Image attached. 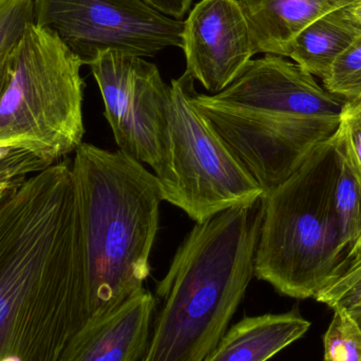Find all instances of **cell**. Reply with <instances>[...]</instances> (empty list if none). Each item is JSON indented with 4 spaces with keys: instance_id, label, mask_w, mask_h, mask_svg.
Here are the masks:
<instances>
[{
    "instance_id": "cell-11",
    "label": "cell",
    "mask_w": 361,
    "mask_h": 361,
    "mask_svg": "<svg viewBox=\"0 0 361 361\" xmlns=\"http://www.w3.org/2000/svg\"><path fill=\"white\" fill-rule=\"evenodd\" d=\"M156 299L140 290L107 315L87 324L59 361H141L147 350Z\"/></svg>"
},
{
    "instance_id": "cell-12",
    "label": "cell",
    "mask_w": 361,
    "mask_h": 361,
    "mask_svg": "<svg viewBox=\"0 0 361 361\" xmlns=\"http://www.w3.org/2000/svg\"><path fill=\"white\" fill-rule=\"evenodd\" d=\"M356 0H239L250 25L255 54L286 57L303 29Z\"/></svg>"
},
{
    "instance_id": "cell-13",
    "label": "cell",
    "mask_w": 361,
    "mask_h": 361,
    "mask_svg": "<svg viewBox=\"0 0 361 361\" xmlns=\"http://www.w3.org/2000/svg\"><path fill=\"white\" fill-rule=\"evenodd\" d=\"M310 326L295 311L243 318L204 361H267L301 338Z\"/></svg>"
},
{
    "instance_id": "cell-17",
    "label": "cell",
    "mask_w": 361,
    "mask_h": 361,
    "mask_svg": "<svg viewBox=\"0 0 361 361\" xmlns=\"http://www.w3.org/2000/svg\"><path fill=\"white\" fill-rule=\"evenodd\" d=\"M322 82L337 97L361 99V37L334 61Z\"/></svg>"
},
{
    "instance_id": "cell-23",
    "label": "cell",
    "mask_w": 361,
    "mask_h": 361,
    "mask_svg": "<svg viewBox=\"0 0 361 361\" xmlns=\"http://www.w3.org/2000/svg\"><path fill=\"white\" fill-rule=\"evenodd\" d=\"M347 10L350 16L361 27V0H356L355 2L348 6Z\"/></svg>"
},
{
    "instance_id": "cell-10",
    "label": "cell",
    "mask_w": 361,
    "mask_h": 361,
    "mask_svg": "<svg viewBox=\"0 0 361 361\" xmlns=\"http://www.w3.org/2000/svg\"><path fill=\"white\" fill-rule=\"evenodd\" d=\"M186 71L216 94L254 56L250 25L239 0H201L184 21Z\"/></svg>"
},
{
    "instance_id": "cell-6",
    "label": "cell",
    "mask_w": 361,
    "mask_h": 361,
    "mask_svg": "<svg viewBox=\"0 0 361 361\" xmlns=\"http://www.w3.org/2000/svg\"><path fill=\"white\" fill-rule=\"evenodd\" d=\"M82 63L52 32L31 23L0 63V148L51 166L82 145Z\"/></svg>"
},
{
    "instance_id": "cell-18",
    "label": "cell",
    "mask_w": 361,
    "mask_h": 361,
    "mask_svg": "<svg viewBox=\"0 0 361 361\" xmlns=\"http://www.w3.org/2000/svg\"><path fill=\"white\" fill-rule=\"evenodd\" d=\"M333 140L361 186V99L345 101Z\"/></svg>"
},
{
    "instance_id": "cell-20",
    "label": "cell",
    "mask_w": 361,
    "mask_h": 361,
    "mask_svg": "<svg viewBox=\"0 0 361 361\" xmlns=\"http://www.w3.org/2000/svg\"><path fill=\"white\" fill-rule=\"evenodd\" d=\"M316 300L326 303L334 311H348L361 303V257L330 286L322 290Z\"/></svg>"
},
{
    "instance_id": "cell-21",
    "label": "cell",
    "mask_w": 361,
    "mask_h": 361,
    "mask_svg": "<svg viewBox=\"0 0 361 361\" xmlns=\"http://www.w3.org/2000/svg\"><path fill=\"white\" fill-rule=\"evenodd\" d=\"M48 167L25 150L0 148V183L18 184Z\"/></svg>"
},
{
    "instance_id": "cell-1",
    "label": "cell",
    "mask_w": 361,
    "mask_h": 361,
    "mask_svg": "<svg viewBox=\"0 0 361 361\" xmlns=\"http://www.w3.org/2000/svg\"><path fill=\"white\" fill-rule=\"evenodd\" d=\"M88 322L67 159L15 185L0 202V361H59Z\"/></svg>"
},
{
    "instance_id": "cell-22",
    "label": "cell",
    "mask_w": 361,
    "mask_h": 361,
    "mask_svg": "<svg viewBox=\"0 0 361 361\" xmlns=\"http://www.w3.org/2000/svg\"><path fill=\"white\" fill-rule=\"evenodd\" d=\"M144 1L162 14L178 20H182L183 16L188 13L192 4V0H144Z\"/></svg>"
},
{
    "instance_id": "cell-25",
    "label": "cell",
    "mask_w": 361,
    "mask_h": 361,
    "mask_svg": "<svg viewBox=\"0 0 361 361\" xmlns=\"http://www.w3.org/2000/svg\"><path fill=\"white\" fill-rule=\"evenodd\" d=\"M16 184H11V183H0V202L6 197V193L10 191V189Z\"/></svg>"
},
{
    "instance_id": "cell-7",
    "label": "cell",
    "mask_w": 361,
    "mask_h": 361,
    "mask_svg": "<svg viewBox=\"0 0 361 361\" xmlns=\"http://www.w3.org/2000/svg\"><path fill=\"white\" fill-rule=\"evenodd\" d=\"M195 78L185 71L171 80L169 152L159 179L164 201L195 223L264 195L193 102Z\"/></svg>"
},
{
    "instance_id": "cell-15",
    "label": "cell",
    "mask_w": 361,
    "mask_h": 361,
    "mask_svg": "<svg viewBox=\"0 0 361 361\" xmlns=\"http://www.w3.org/2000/svg\"><path fill=\"white\" fill-rule=\"evenodd\" d=\"M334 202L341 243L352 265L361 257V186L341 154Z\"/></svg>"
},
{
    "instance_id": "cell-3",
    "label": "cell",
    "mask_w": 361,
    "mask_h": 361,
    "mask_svg": "<svg viewBox=\"0 0 361 361\" xmlns=\"http://www.w3.org/2000/svg\"><path fill=\"white\" fill-rule=\"evenodd\" d=\"M261 197L195 223L159 282L162 300L141 361H204L255 276Z\"/></svg>"
},
{
    "instance_id": "cell-16",
    "label": "cell",
    "mask_w": 361,
    "mask_h": 361,
    "mask_svg": "<svg viewBox=\"0 0 361 361\" xmlns=\"http://www.w3.org/2000/svg\"><path fill=\"white\" fill-rule=\"evenodd\" d=\"M324 343L326 361H361V331L347 311H335Z\"/></svg>"
},
{
    "instance_id": "cell-9",
    "label": "cell",
    "mask_w": 361,
    "mask_h": 361,
    "mask_svg": "<svg viewBox=\"0 0 361 361\" xmlns=\"http://www.w3.org/2000/svg\"><path fill=\"white\" fill-rule=\"evenodd\" d=\"M90 68L118 150L160 179L167 165L171 86L154 63L116 51L102 53Z\"/></svg>"
},
{
    "instance_id": "cell-5",
    "label": "cell",
    "mask_w": 361,
    "mask_h": 361,
    "mask_svg": "<svg viewBox=\"0 0 361 361\" xmlns=\"http://www.w3.org/2000/svg\"><path fill=\"white\" fill-rule=\"evenodd\" d=\"M341 154L333 137L263 195L255 276L280 294L316 298L350 267L335 210Z\"/></svg>"
},
{
    "instance_id": "cell-14",
    "label": "cell",
    "mask_w": 361,
    "mask_h": 361,
    "mask_svg": "<svg viewBox=\"0 0 361 361\" xmlns=\"http://www.w3.org/2000/svg\"><path fill=\"white\" fill-rule=\"evenodd\" d=\"M347 6L324 15L303 29L290 44L286 57L324 80L334 61L361 37V27L350 16Z\"/></svg>"
},
{
    "instance_id": "cell-4",
    "label": "cell",
    "mask_w": 361,
    "mask_h": 361,
    "mask_svg": "<svg viewBox=\"0 0 361 361\" xmlns=\"http://www.w3.org/2000/svg\"><path fill=\"white\" fill-rule=\"evenodd\" d=\"M71 171L91 322L143 290L164 197L157 176L121 150L82 142Z\"/></svg>"
},
{
    "instance_id": "cell-8",
    "label": "cell",
    "mask_w": 361,
    "mask_h": 361,
    "mask_svg": "<svg viewBox=\"0 0 361 361\" xmlns=\"http://www.w3.org/2000/svg\"><path fill=\"white\" fill-rule=\"evenodd\" d=\"M34 23L52 32L90 66L102 53L152 57L169 47L182 49L184 21L144 0H31Z\"/></svg>"
},
{
    "instance_id": "cell-19",
    "label": "cell",
    "mask_w": 361,
    "mask_h": 361,
    "mask_svg": "<svg viewBox=\"0 0 361 361\" xmlns=\"http://www.w3.org/2000/svg\"><path fill=\"white\" fill-rule=\"evenodd\" d=\"M34 23L31 0H0V63Z\"/></svg>"
},
{
    "instance_id": "cell-2",
    "label": "cell",
    "mask_w": 361,
    "mask_h": 361,
    "mask_svg": "<svg viewBox=\"0 0 361 361\" xmlns=\"http://www.w3.org/2000/svg\"><path fill=\"white\" fill-rule=\"evenodd\" d=\"M345 101L273 54L250 59L216 94L193 93L197 109L264 195L335 135Z\"/></svg>"
},
{
    "instance_id": "cell-24",
    "label": "cell",
    "mask_w": 361,
    "mask_h": 361,
    "mask_svg": "<svg viewBox=\"0 0 361 361\" xmlns=\"http://www.w3.org/2000/svg\"><path fill=\"white\" fill-rule=\"evenodd\" d=\"M348 313H349L350 317L354 320L356 324H357L358 328L361 331V303L360 305H356L355 307H351V309L348 310Z\"/></svg>"
}]
</instances>
